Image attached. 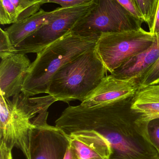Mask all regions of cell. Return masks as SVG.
I'll list each match as a JSON object with an SVG mask.
<instances>
[{"mask_svg": "<svg viewBox=\"0 0 159 159\" xmlns=\"http://www.w3.org/2000/svg\"><path fill=\"white\" fill-rule=\"evenodd\" d=\"M133 97L99 108L70 106L55 126L67 134L80 131L99 134L109 144V159H159L148 136L149 121L131 108Z\"/></svg>", "mask_w": 159, "mask_h": 159, "instance_id": "obj_1", "label": "cell"}, {"mask_svg": "<svg viewBox=\"0 0 159 159\" xmlns=\"http://www.w3.org/2000/svg\"><path fill=\"white\" fill-rule=\"evenodd\" d=\"M57 101L49 94L31 97L21 92L11 100L0 94V142L20 149L29 159L32 132L47 123L48 110Z\"/></svg>", "mask_w": 159, "mask_h": 159, "instance_id": "obj_2", "label": "cell"}, {"mask_svg": "<svg viewBox=\"0 0 159 159\" xmlns=\"http://www.w3.org/2000/svg\"><path fill=\"white\" fill-rule=\"evenodd\" d=\"M99 37L70 31L37 53L25 76L22 92L31 97L48 94L54 75L70 61L95 47Z\"/></svg>", "mask_w": 159, "mask_h": 159, "instance_id": "obj_3", "label": "cell"}, {"mask_svg": "<svg viewBox=\"0 0 159 159\" xmlns=\"http://www.w3.org/2000/svg\"><path fill=\"white\" fill-rule=\"evenodd\" d=\"M107 73L94 47L70 61L54 75L48 94L58 101L82 102Z\"/></svg>", "mask_w": 159, "mask_h": 159, "instance_id": "obj_4", "label": "cell"}, {"mask_svg": "<svg viewBox=\"0 0 159 159\" xmlns=\"http://www.w3.org/2000/svg\"><path fill=\"white\" fill-rule=\"evenodd\" d=\"M156 38V35L142 28L103 33L100 35L95 48L107 71L112 74L131 58L150 47Z\"/></svg>", "mask_w": 159, "mask_h": 159, "instance_id": "obj_5", "label": "cell"}, {"mask_svg": "<svg viewBox=\"0 0 159 159\" xmlns=\"http://www.w3.org/2000/svg\"><path fill=\"white\" fill-rule=\"evenodd\" d=\"M143 23L116 0H96L94 7L71 31L82 36H100L103 33L138 30Z\"/></svg>", "mask_w": 159, "mask_h": 159, "instance_id": "obj_6", "label": "cell"}, {"mask_svg": "<svg viewBox=\"0 0 159 159\" xmlns=\"http://www.w3.org/2000/svg\"><path fill=\"white\" fill-rule=\"evenodd\" d=\"M96 4L91 2L73 7L56 9L48 21L16 48V53H37L71 31L77 22Z\"/></svg>", "mask_w": 159, "mask_h": 159, "instance_id": "obj_7", "label": "cell"}, {"mask_svg": "<svg viewBox=\"0 0 159 159\" xmlns=\"http://www.w3.org/2000/svg\"><path fill=\"white\" fill-rule=\"evenodd\" d=\"M70 145L68 135L61 129L48 123L32 132L29 159H64Z\"/></svg>", "mask_w": 159, "mask_h": 159, "instance_id": "obj_8", "label": "cell"}, {"mask_svg": "<svg viewBox=\"0 0 159 159\" xmlns=\"http://www.w3.org/2000/svg\"><path fill=\"white\" fill-rule=\"evenodd\" d=\"M139 89L138 80L106 75L80 105L87 108H99L133 97Z\"/></svg>", "mask_w": 159, "mask_h": 159, "instance_id": "obj_9", "label": "cell"}, {"mask_svg": "<svg viewBox=\"0 0 159 159\" xmlns=\"http://www.w3.org/2000/svg\"><path fill=\"white\" fill-rule=\"evenodd\" d=\"M31 64L26 54L15 53L1 59L0 94L9 98L22 92L25 76Z\"/></svg>", "mask_w": 159, "mask_h": 159, "instance_id": "obj_10", "label": "cell"}, {"mask_svg": "<svg viewBox=\"0 0 159 159\" xmlns=\"http://www.w3.org/2000/svg\"><path fill=\"white\" fill-rule=\"evenodd\" d=\"M67 135L70 144L81 159H109V144L99 134L93 131H80Z\"/></svg>", "mask_w": 159, "mask_h": 159, "instance_id": "obj_11", "label": "cell"}, {"mask_svg": "<svg viewBox=\"0 0 159 159\" xmlns=\"http://www.w3.org/2000/svg\"><path fill=\"white\" fill-rule=\"evenodd\" d=\"M156 36V41L150 47L131 58L112 75L122 79L139 81L159 57V35Z\"/></svg>", "mask_w": 159, "mask_h": 159, "instance_id": "obj_12", "label": "cell"}, {"mask_svg": "<svg viewBox=\"0 0 159 159\" xmlns=\"http://www.w3.org/2000/svg\"><path fill=\"white\" fill-rule=\"evenodd\" d=\"M56 11L55 9L46 12L41 9L29 17L12 24L6 28L5 30L7 32L14 47L16 48L22 41L47 23Z\"/></svg>", "mask_w": 159, "mask_h": 159, "instance_id": "obj_13", "label": "cell"}, {"mask_svg": "<svg viewBox=\"0 0 159 159\" xmlns=\"http://www.w3.org/2000/svg\"><path fill=\"white\" fill-rule=\"evenodd\" d=\"M131 108L149 122L159 119V84L139 88Z\"/></svg>", "mask_w": 159, "mask_h": 159, "instance_id": "obj_14", "label": "cell"}, {"mask_svg": "<svg viewBox=\"0 0 159 159\" xmlns=\"http://www.w3.org/2000/svg\"><path fill=\"white\" fill-rule=\"evenodd\" d=\"M0 23L2 25L14 24L17 21L18 14L11 0H0Z\"/></svg>", "mask_w": 159, "mask_h": 159, "instance_id": "obj_15", "label": "cell"}, {"mask_svg": "<svg viewBox=\"0 0 159 159\" xmlns=\"http://www.w3.org/2000/svg\"><path fill=\"white\" fill-rule=\"evenodd\" d=\"M149 30L153 28L157 11L158 0H136Z\"/></svg>", "mask_w": 159, "mask_h": 159, "instance_id": "obj_16", "label": "cell"}, {"mask_svg": "<svg viewBox=\"0 0 159 159\" xmlns=\"http://www.w3.org/2000/svg\"><path fill=\"white\" fill-rule=\"evenodd\" d=\"M138 82L139 88L159 84V57Z\"/></svg>", "mask_w": 159, "mask_h": 159, "instance_id": "obj_17", "label": "cell"}, {"mask_svg": "<svg viewBox=\"0 0 159 159\" xmlns=\"http://www.w3.org/2000/svg\"><path fill=\"white\" fill-rule=\"evenodd\" d=\"M16 53V49L11 43L7 32L0 29V57L1 59Z\"/></svg>", "mask_w": 159, "mask_h": 159, "instance_id": "obj_18", "label": "cell"}, {"mask_svg": "<svg viewBox=\"0 0 159 159\" xmlns=\"http://www.w3.org/2000/svg\"><path fill=\"white\" fill-rule=\"evenodd\" d=\"M15 6L18 14L17 21L23 20L35 14L38 11L28 7L21 0H11Z\"/></svg>", "mask_w": 159, "mask_h": 159, "instance_id": "obj_19", "label": "cell"}, {"mask_svg": "<svg viewBox=\"0 0 159 159\" xmlns=\"http://www.w3.org/2000/svg\"><path fill=\"white\" fill-rule=\"evenodd\" d=\"M148 133L151 143L159 154V119L152 120L149 121Z\"/></svg>", "mask_w": 159, "mask_h": 159, "instance_id": "obj_20", "label": "cell"}, {"mask_svg": "<svg viewBox=\"0 0 159 159\" xmlns=\"http://www.w3.org/2000/svg\"><path fill=\"white\" fill-rule=\"evenodd\" d=\"M133 16L141 21L144 22L143 16L139 8L136 0H116Z\"/></svg>", "mask_w": 159, "mask_h": 159, "instance_id": "obj_21", "label": "cell"}, {"mask_svg": "<svg viewBox=\"0 0 159 159\" xmlns=\"http://www.w3.org/2000/svg\"><path fill=\"white\" fill-rule=\"evenodd\" d=\"M93 1L94 0H43L40 4L42 5L47 3H54L60 5L63 8H67L89 3Z\"/></svg>", "mask_w": 159, "mask_h": 159, "instance_id": "obj_22", "label": "cell"}, {"mask_svg": "<svg viewBox=\"0 0 159 159\" xmlns=\"http://www.w3.org/2000/svg\"><path fill=\"white\" fill-rule=\"evenodd\" d=\"M12 150L4 142H0V159H13Z\"/></svg>", "mask_w": 159, "mask_h": 159, "instance_id": "obj_23", "label": "cell"}, {"mask_svg": "<svg viewBox=\"0 0 159 159\" xmlns=\"http://www.w3.org/2000/svg\"><path fill=\"white\" fill-rule=\"evenodd\" d=\"M149 32L154 35H157V36L159 35V0H158L157 1V11H156L154 25H153V28L150 30H149Z\"/></svg>", "mask_w": 159, "mask_h": 159, "instance_id": "obj_24", "label": "cell"}, {"mask_svg": "<svg viewBox=\"0 0 159 159\" xmlns=\"http://www.w3.org/2000/svg\"><path fill=\"white\" fill-rule=\"evenodd\" d=\"M64 159H81L78 156L76 149L70 144L67 148Z\"/></svg>", "mask_w": 159, "mask_h": 159, "instance_id": "obj_25", "label": "cell"}, {"mask_svg": "<svg viewBox=\"0 0 159 159\" xmlns=\"http://www.w3.org/2000/svg\"><path fill=\"white\" fill-rule=\"evenodd\" d=\"M28 7L38 11L41 7L40 3L43 0H21Z\"/></svg>", "mask_w": 159, "mask_h": 159, "instance_id": "obj_26", "label": "cell"}]
</instances>
